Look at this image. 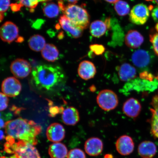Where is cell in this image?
Instances as JSON below:
<instances>
[{"label":"cell","mask_w":158,"mask_h":158,"mask_svg":"<svg viewBox=\"0 0 158 158\" xmlns=\"http://www.w3.org/2000/svg\"><path fill=\"white\" fill-rule=\"evenodd\" d=\"M33 84L38 89L52 91L64 85L66 75L62 69L57 65L43 64L33 69L31 73Z\"/></svg>","instance_id":"1"},{"label":"cell","mask_w":158,"mask_h":158,"mask_svg":"<svg viewBox=\"0 0 158 158\" xmlns=\"http://www.w3.org/2000/svg\"><path fill=\"white\" fill-rule=\"evenodd\" d=\"M5 130L7 135L18 141H22L36 145L37 135L41 132V127L33 120L19 118L5 123Z\"/></svg>","instance_id":"2"},{"label":"cell","mask_w":158,"mask_h":158,"mask_svg":"<svg viewBox=\"0 0 158 158\" xmlns=\"http://www.w3.org/2000/svg\"><path fill=\"white\" fill-rule=\"evenodd\" d=\"M6 139L5 151L13 155L6 158H41L38 151L32 144L22 141L16 142L15 139L8 135Z\"/></svg>","instance_id":"3"},{"label":"cell","mask_w":158,"mask_h":158,"mask_svg":"<svg viewBox=\"0 0 158 158\" xmlns=\"http://www.w3.org/2000/svg\"><path fill=\"white\" fill-rule=\"evenodd\" d=\"M62 12L75 27L81 29L88 28L90 16L87 11L82 6L69 4L65 6Z\"/></svg>","instance_id":"4"},{"label":"cell","mask_w":158,"mask_h":158,"mask_svg":"<svg viewBox=\"0 0 158 158\" xmlns=\"http://www.w3.org/2000/svg\"><path fill=\"white\" fill-rule=\"evenodd\" d=\"M96 100L99 106L106 111L114 109L118 103L117 94L109 89H105L100 92L97 97Z\"/></svg>","instance_id":"5"},{"label":"cell","mask_w":158,"mask_h":158,"mask_svg":"<svg viewBox=\"0 0 158 158\" xmlns=\"http://www.w3.org/2000/svg\"><path fill=\"white\" fill-rule=\"evenodd\" d=\"M150 15L149 9L143 3L134 6L130 11L129 19L131 22L137 25H143L147 22Z\"/></svg>","instance_id":"6"},{"label":"cell","mask_w":158,"mask_h":158,"mask_svg":"<svg viewBox=\"0 0 158 158\" xmlns=\"http://www.w3.org/2000/svg\"><path fill=\"white\" fill-rule=\"evenodd\" d=\"M10 68L12 73L16 78H19L26 77L31 71V67L30 63L22 59H17L13 61Z\"/></svg>","instance_id":"7"},{"label":"cell","mask_w":158,"mask_h":158,"mask_svg":"<svg viewBox=\"0 0 158 158\" xmlns=\"http://www.w3.org/2000/svg\"><path fill=\"white\" fill-rule=\"evenodd\" d=\"M1 88L2 92L6 96L13 98L19 94L22 86L18 80L14 77H9L3 80Z\"/></svg>","instance_id":"8"},{"label":"cell","mask_w":158,"mask_h":158,"mask_svg":"<svg viewBox=\"0 0 158 158\" xmlns=\"http://www.w3.org/2000/svg\"><path fill=\"white\" fill-rule=\"evenodd\" d=\"M19 30L15 23L10 21L6 22L2 25L0 30V36L2 40L11 43L17 39Z\"/></svg>","instance_id":"9"},{"label":"cell","mask_w":158,"mask_h":158,"mask_svg":"<svg viewBox=\"0 0 158 158\" xmlns=\"http://www.w3.org/2000/svg\"><path fill=\"white\" fill-rule=\"evenodd\" d=\"M116 148L118 152L120 155H128L134 151V143L133 139L130 136L122 135L116 141Z\"/></svg>","instance_id":"10"},{"label":"cell","mask_w":158,"mask_h":158,"mask_svg":"<svg viewBox=\"0 0 158 158\" xmlns=\"http://www.w3.org/2000/svg\"><path fill=\"white\" fill-rule=\"evenodd\" d=\"M152 56L149 52L143 49L136 51L132 54L131 60L133 64L138 68H147L151 64Z\"/></svg>","instance_id":"11"},{"label":"cell","mask_w":158,"mask_h":158,"mask_svg":"<svg viewBox=\"0 0 158 158\" xmlns=\"http://www.w3.org/2000/svg\"><path fill=\"white\" fill-rule=\"evenodd\" d=\"M141 109V105L139 101L135 98H130L124 102L122 110L128 117L135 118L139 116Z\"/></svg>","instance_id":"12"},{"label":"cell","mask_w":158,"mask_h":158,"mask_svg":"<svg viewBox=\"0 0 158 158\" xmlns=\"http://www.w3.org/2000/svg\"><path fill=\"white\" fill-rule=\"evenodd\" d=\"M46 135L47 139L49 141L59 143L64 138V128L60 124L56 123L51 124L47 128Z\"/></svg>","instance_id":"13"},{"label":"cell","mask_w":158,"mask_h":158,"mask_svg":"<svg viewBox=\"0 0 158 158\" xmlns=\"http://www.w3.org/2000/svg\"><path fill=\"white\" fill-rule=\"evenodd\" d=\"M85 151L89 155L96 156L102 153L103 143L100 138L92 137L89 138L85 143Z\"/></svg>","instance_id":"14"},{"label":"cell","mask_w":158,"mask_h":158,"mask_svg":"<svg viewBox=\"0 0 158 158\" xmlns=\"http://www.w3.org/2000/svg\"><path fill=\"white\" fill-rule=\"evenodd\" d=\"M78 73L81 78L88 80L94 78L96 73V69L93 63L89 61L84 60L79 64Z\"/></svg>","instance_id":"15"},{"label":"cell","mask_w":158,"mask_h":158,"mask_svg":"<svg viewBox=\"0 0 158 158\" xmlns=\"http://www.w3.org/2000/svg\"><path fill=\"white\" fill-rule=\"evenodd\" d=\"M59 22L62 28L70 36L77 39L82 36L83 30L75 27L64 15L61 16Z\"/></svg>","instance_id":"16"},{"label":"cell","mask_w":158,"mask_h":158,"mask_svg":"<svg viewBox=\"0 0 158 158\" xmlns=\"http://www.w3.org/2000/svg\"><path fill=\"white\" fill-rule=\"evenodd\" d=\"M151 104L153 108L150 109L152 116L150 123L151 132L155 139H158V95H156L152 99Z\"/></svg>","instance_id":"17"},{"label":"cell","mask_w":158,"mask_h":158,"mask_svg":"<svg viewBox=\"0 0 158 158\" xmlns=\"http://www.w3.org/2000/svg\"><path fill=\"white\" fill-rule=\"evenodd\" d=\"M156 146L153 142L149 141L142 142L138 146V151L143 158H152L156 153Z\"/></svg>","instance_id":"18"},{"label":"cell","mask_w":158,"mask_h":158,"mask_svg":"<svg viewBox=\"0 0 158 158\" xmlns=\"http://www.w3.org/2000/svg\"><path fill=\"white\" fill-rule=\"evenodd\" d=\"M80 118L78 110L73 106L65 109L62 113V122L66 125H76L80 121Z\"/></svg>","instance_id":"19"},{"label":"cell","mask_w":158,"mask_h":158,"mask_svg":"<svg viewBox=\"0 0 158 158\" xmlns=\"http://www.w3.org/2000/svg\"><path fill=\"white\" fill-rule=\"evenodd\" d=\"M125 41L126 45L131 48H137L143 44L144 37L136 30H130L126 35Z\"/></svg>","instance_id":"20"},{"label":"cell","mask_w":158,"mask_h":158,"mask_svg":"<svg viewBox=\"0 0 158 158\" xmlns=\"http://www.w3.org/2000/svg\"><path fill=\"white\" fill-rule=\"evenodd\" d=\"M119 78L122 81L127 82L137 76V71L134 66L128 63H124L119 67L118 71Z\"/></svg>","instance_id":"21"},{"label":"cell","mask_w":158,"mask_h":158,"mask_svg":"<svg viewBox=\"0 0 158 158\" xmlns=\"http://www.w3.org/2000/svg\"><path fill=\"white\" fill-rule=\"evenodd\" d=\"M110 26L106 21L96 20L90 24V32L93 36L99 37L105 34Z\"/></svg>","instance_id":"22"},{"label":"cell","mask_w":158,"mask_h":158,"mask_svg":"<svg viewBox=\"0 0 158 158\" xmlns=\"http://www.w3.org/2000/svg\"><path fill=\"white\" fill-rule=\"evenodd\" d=\"M48 153L51 158H65L68 155V151L64 144L57 143L49 146Z\"/></svg>","instance_id":"23"},{"label":"cell","mask_w":158,"mask_h":158,"mask_svg":"<svg viewBox=\"0 0 158 158\" xmlns=\"http://www.w3.org/2000/svg\"><path fill=\"white\" fill-rule=\"evenodd\" d=\"M59 51L55 45L47 44L41 51V55L45 60L48 62H54L58 60Z\"/></svg>","instance_id":"24"},{"label":"cell","mask_w":158,"mask_h":158,"mask_svg":"<svg viewBox=\"0 0 158 158\" xmlns=\"http://www.w3.org/2000/svg\"><path fill=\"white\" fill-rule=\"evenodd\" d=\"M28 45L31 50L39 52L42 51L46 44L44 37L40 35H33L29 39Z\"/></svg>","instance_id":"25"},{"label":"cell","mask_w":158,"mask_h":158,"mask_svg":"<svg viewBox=\"0 0 158 158\" xmlns=\"http://www.w3.org/2000/svg\"><path fill=\"white\" fill-rule=\"evenodd\" d=\"M43 11L44 15L49 18H53L58 16L60 11V8L54 3H48L44 6Z\"/></svg>","instance_id":"26"},{"label":"cell","mask_w":158,"mask_h":158,"mask_svg":"<svg viewBox=\"0 0 158 158\" xmlns=\"http://www.w3.org/2000/svg\"><path fill=\"white\" fill-rule=\"evenodd\" d=\"M114 9L118 15L121 16L127 15L130 11L129 5L127 2L122 0H119L114 4Z\"/></svg>","instance_id":"27"},{"label":"cell","mask_w":158,"mask_h":158,"mask_svg":"<svg viewBox=\"0 0 158 158\" xmlns=\"http://www.w3.org/2000/svg\"><path fill=\"white\" fill-rule=\"evenodd\" d=\"M22 6L28 8L33 11L38 5L39 2H44V0H17Z\"/></svg>","instance_id":"28"},{"label":"cell","mask_w":158,"mask_h":158,"mask_svg":"<svg viewBox=\"0 0 158 158\" xmlns=\"http://www.w3.org/2000/svg\"><path fill=\"white\" fill-rule=\"evenodd\" d=\"M67 158H86V157L84 152L82 150L76 148L69 151Z\"/></svg>","instance_id":"29"},{"label":"cell","mask_w":158,"mask_h":158,"mask_svg":"<svg viewBox=\"0 0 158 158\" xmlns=\"http://www.w3.org/2000/svg\"><path fill=\"white\" fill-rule=\"evenodd\" d=\"M90 51L94 54L97 55H102L104 52L105 48L103 45L98 44H94L90 46Z\"/></svg>","instance_id":"30"},{"label":"cell","mask_w":158,"mask_h":158,"mask_svg":"<svg viewBox=\"0 0 158 158\" xmlns=\"http://www.w3.org/2000/svg\"><path fill=\"white\" fill-rule=\"evenodd\" d=\"M150 40L152 44L154 52L158 56V33L150 35Z\"/></svg>","instance_id":"31"},{"label":"cell","mask_w":158,"mask_h":158,"mask_svg":"<svg viewBox=\"0 0 158 158\" xmlns=\"http://www.w3.org/2000/svg\"><path fill=\"white\" fill-rule=\"evenodd\" d=\"M1 106H0V110L1 111H2L5 110L7 107L9 103V99L7 96H6L5 94L1 93Z\"/></svg>","instance_id":"32"},{"label":"cell","mask_w":158,"mask_h":158,"mask_svg":"<svg viewBox=\"0 0 158 158\" xmlns=\"http://www.w3.org/2000/svg\"><path fill=\"white\" fill-rule=\"evenodd\" d=\"M10 4V0H1V13H3L8 9Z\"/></svg>","instance_id":"33"},{"label":"cell","mask_w":158,"mask_h":158,"mask_svg":"<svg viewBox=\"0 0 158 158\" xmlns=\"http://www.w3.org/2000/svg\"><path fill=\"white\" fill-rule=\"evenodd\" d=\"M151 15L154 20L158 23V6L153 9Z\"/></svg>","instance_id":"34"},{"label":"cell","mask_w":158,"mask_h":158,"mask_svg":"<svg viewBox=\"0 0 158 158\" xmlns=\"http://www.w3.org/2000/svg\"><path fill=\"white\" fill-rule=\"evenodd\" d=\"M11 10L13 11H19L21 7L22 6L20 4H13L11 5Z\"/></svg>","instance_id":"35"},{"label":"cell","mask_w":158,"mask_h":158,"mask_svg":"<svg viewBox=\"0 0 158 158\" xmlns=\"http://www.w3.org/2000/svg\"><path fill=\"white\" fill-rule=\"evenodd\" d=\"M68 2L72 4H75L77 3L79 0H66Z\"/></svg>","instance_id":"36"},{"label":"cell","mask_w":158,"mask_h":158,"mask_svg":"<svg viewBox=\"0 0 158 158\" xmlns=\"http://www.w3.org/2000/svg\"><path fill=\"white\" fill-rule=\"evenodd\" d=\"M105 1L110 3L115 4L116 2H117L118 1H119V0H105Z\"/></svg>","instance_id":"37"},{"label":"cell","mask_w":158,"mask_h":158,"mask_svg":"<svg viewBox=\"0 0 158 158\" xmlns=\"http://www.w3.org/2000/svg\"><path fill=\"white\" fill-rule=\"evenodd\" d=\"M5 123L4 122L3 120L1 118V128L5 127Z\"/></svg>","instance_id":"38"},{"label":"cell","mask_w":158,"mask_h":158,"mask_svg":"<svg viewBox=\"0 0 158 158\" xmlns=\"http://www.w3.org/2000/svg\"><path fill=\"white\" fill-rule=\"evenodd\" d=\"M104 158H113V156L111 154H107L105 155Z\"/></svg>","instance_id":"39"},{"label":"cell","mask_w":158,"mask_h":158,"mask_svg":"<svg viewBox=\"0 0 158 158\" xmlns=\"http://www.w3.org/2000/svg\"><path fill=\"white\" fill-rule=\"evenodd\" d=\"M4 138V135L3 132L2 130L1 131V139L2 140Z\"/></svg>","instance_id":"40"},{"label":"cell","mask_w":158,"mask_h":158,"mask_svg":"<svg viewBox=\"0 0 158 158\" xmlns=\"http://www.w3.org/2000/svg\"><path fill=\"white\" fill-rule=\"evenodd\" d=\"M155 28L156 30V31H157V32H158V23H157L156 25Z\"/></svg>","instance_id":"41"},{"label":"cell","mask_w":158,"mask_h":158,"mask_svg":"<svg viewBox=\"0 0 158 158\" xmlns=\"http://www.w3.org/2000/svg\"><path fill=\"white\" fill-rule=\"evenodd\" d=\"M153 1L158 5V0H153Z\"/></svg>","instance_id":"42"},{"label":"cell","mask_w":158,"mask_h":158,"mask_svg":"<svg viewBox=\"0 0 158 158\" xmlns=\"http://www.w3.org/2000/svg\"><path fill=\"white\" fill-rule=\"evenodd\" d=\"M146 1H153V0H146Z\"/></svg>","instance_id":"43"},{"label":"cell","mask_w":158,"mask_h":158,"mask_svg":"<svg viewBox=\"0 0 158 158\" xmlns=\"http://www.w3.org/2000/svg\"><path fill=\"white\" fill-rule=\"evenodd\" d=\"M47 1H49V0H44V2Z\"/></svg>","instance_id":"44"}]
</instances>
